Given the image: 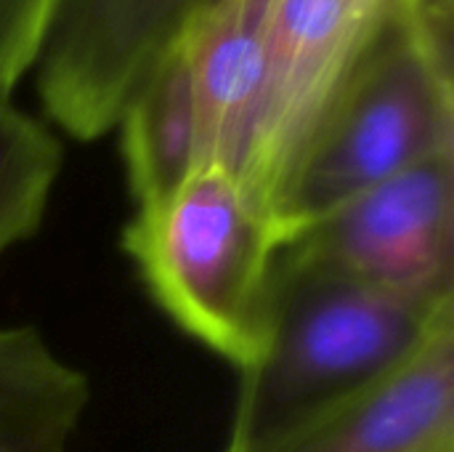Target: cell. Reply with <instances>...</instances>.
<instances>
[{
	"label": "cell",
	"mask_w": 454,
	"mask_h": 452,
	"mask_svg": "<svg viewBox=\"0 0 454 452\" xmlns=\"http://www.w3.org/2000/svg\"><path fill=\"white\" fill-rule=\"evenodd\" d=\"M207 0H64L37 56L43 115L96 141Z\"/></svg>",
	"instance_id": "cell-6"
},
{
	"label": "cell",
	"mask_w": 454,
	"mask_h": 452,
	"mask_svg": "<svg viewBox=\"0 0 454 452\" xmlns=\"http://www.w3.org/2000/svg\"><path fill=\"white\" fill-rule=\"evenodd\" d=\"M277 264L362 285L454 296V155L423 160L301 226Z\"/></svg>",
	"instance_id": "cell-5"
},
{
	"label": "cell",
	"mask_w": 454,
	"mask_h": 452,
	"mask_svg": "<svg viewBox=\"0 0 454 452\" xmlns=\"http://www.w3.org/2000/svg\"><path fill=\"white\" fill-rule=\"evenodd\" d=\"M436 155H454L452 0H407L309 144L285 194L282 242Z\"/></svg>",
	"instance_id": "cell-2"
},
{
	"label": "cell",
	"mask_w": 454,
	"mask_h": 452,
	"mask_svg": "<svg viewBox=\"0 0 454 452\" xmlns=\"http://www.w3.org/2000/svg\"><path fill=\"white\" fill-rule=\"evenodd\" d=\"M88 405V376L37 328H0V452H69Z\"/></svg>",
	"instance_id": "cell-10"
},
{
	"label": "cell",
	"mask_w": 454,
	"mask_h": 452,
	"mask_svg": "<svg viewBox=\"0 0 454 452\" xmlns=\"http://www.w3.org/2000/svg\"><path fill=\"white\" fill-rule=\"evenodd\" d=\"M61 165L51 125L0 96V256L40 232Z\"/></svg>",
	"instance_id": "cell-11"
},
{
	"label": "cell",
	"mask_w": 454,
	"mask_h": 452,
	"mask_svg": "<svg viewBox=\"0 0 454 452\" xmlns=\"http://www.w3.org/2000/svg\"><path fill=\"white\" fill-rule=\"evenodd\" d=\"M282 237L242 184L200 168L122 229L152 301L194 341L245 370L271 336L274 258Z\"/></svg>",
	"instance_id": "cell-3"
},
{
	"label": "cell",
	"mask_w": 454,
	"mask_h": 452,
	"mask_svg": "<svg viewBox=\"0 0 454 452\" xmlns=\"http://www.w3.org/2000/svg\"><path fill=\"white\" fill-rule=\"evenodd\" d=\"M117 128L136 208L162 200L205 168L197 93L181 37L130 96Z\"/></svg>",
	"instance_id": "cell-9"
},
{
	"label": "cell",
	"mask_w": 454,
	"mask_h": 452,
	"mask_svg": "<svg viewBox=\"0 0 454 452\" xmlns=\"http://www.w3.org/2000/svg\"><path fill=\"white\" fill-rule=\"evenodd\" d=\"M277 0H207L184 29L205 168L239 176L263 80Z\"/></svg>",
	"instance_id": "cell-8"
},
{
	"label": "cell",
	"mask_w": 454,
	"mask_h": 452,
	"mask_svg": "<svg viewBox=\"0 0 454 452\" xmlns=\"http://www.w3.org/2000/svg\"><path fill=\"white\" fill-rule=\"evenodd\" d=\"M226 452H454V312L380 381L271 440Z\"/></svg>",
	"instance_id": "cell-7"
},
{
	"label": "cell",
	"mask_w": 454,
	"mask_h": 452,
	"mask_svg": "<svg viewBox=\"0 0 454 452\" xmlns=\"http://www.w3.org/2000/svg\"><path fill=\"white\" fill-rule=\"evenodd\" d=\"M64 0H0V96L35 69Z\"/></svg>",
	"instance_id": "cell-12"
},
{
	"label": "cell",
	"mask_w": 454,
	"mask_h": 452,
	"mask_svg": "<svg viewBox=\"0 0 454 452\" xmlns=\"http://www.w3.org/2000/svg\"><path fill=\"white\" fill-rule=\"evenodd\" d=\"M452 312L454 296L383 290L274 258L271 336L261 360L239 370L226 450L271 440L380 381Z\"/></svg>",
	"instance_id": "cell-1"
},
{
	"label": "cell",
	"mask_w": 454,
	"mask_h": 452,
	"mask_svg": "<svg viewBox=\"0 0 454 452\" xmlns=\"http://www.w3.org/2000/svg\"><path fill=\"white\" fill-rule=\"evenodd\" d=\"M407 0H277L237 181L282 237V205L325 117Z\"/></svg>",
	"instance_id": "cell-4"
}]
</instances>
